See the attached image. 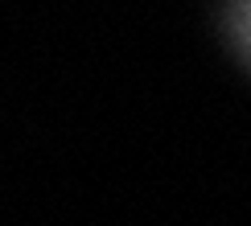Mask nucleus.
Returning a JSON list of instances; mask_svg holds the SVG:
<instances>
[{"label": "nucleus", "mask_w": 251, "mask_h": 226, "mask_svg": "<svg viewBox=\"0 0 251 226\" xmlns=\"http://www.w3.org/2000/svg\"><path fill=\"white\" fill-rule=\"evenodd\" d=\"M239 29H243V41H247V49H251V0L239 4Z\"/></svg>", "instance_id": "nucleus-1"}]
</instances>
